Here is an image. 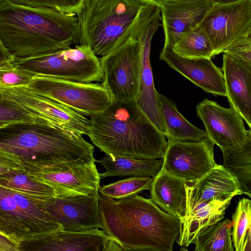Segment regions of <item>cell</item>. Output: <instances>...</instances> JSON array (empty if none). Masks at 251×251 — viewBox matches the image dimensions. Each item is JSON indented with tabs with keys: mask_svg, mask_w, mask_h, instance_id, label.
Segmentation results:
<instances>
[{
	"mask_svg": "<svg viewBox=\"0 0 251 251\" xmlns=\"http://www.w3.org/2000/svg\"><path fill=\"white\" fill-rule=\"evenodd\" d=\"M101 227L124 251H172L181 220L151 199L134 194L115 200L101 195Z\"/></svg>",
	"mask_w": 251,
	"mask_h": 251,
	"instance_id": "1",
	"label": "cell"
},
{
	"mask_svg": "<svg viewBox=\"0 0 251 251\" xmlns=\"http://www.w3.org/2000/svg\"><path fill=\"white\" fill-rule=\"evenodd\" d=\"M0 43L16 57L79 45L77 15L0 0Z\"/></svg>",
	"mask_w": 251,
	"mask_h": 251,
	"instance_id": "2",
	"label": "cell"
},
{
	"mask_svg": "<svg viewBox=\"0 0 251 251\" xmlns=\"http://www.w3.org/2000/svg\"><path fill=\"white\" fill-rule=\"evenodd\" d=\"M87 135L111 157L162 158L168 142L136 101L116 99L90 117Z\"/></svg>",
	"mask_w": 251,
	"mask_h": 251,
	"instance_id": "3",
	"label": "cell"
},
{
	"mask_svg": "<svg viewBox=\"0 0 251 251\" xmlns=\"http://www.w3.org/2000/svg\"><path fill=\"white\" fill-rule=\"evenodd\" d=\"M82 135L52 125L11 124L0 127V154L38 165L96 160Z\"/></svg>",
	"mask_w": 251,
	"mask_h": 251,
	"instance_id": "4",
	"label": "cell"
},
{
	"mask_svg": "<svg viewBox=\"0 0 251 251\" xmlns=\"http://www.w3.org/2000/svg\"><path fill=\"white\" fill-rule=\"evenodd\" d=\"M139 0H84L77 14L79 45L97 56L108 55L124 43L126 32L143 5Z\"/></svg>",
	"mask_w": 251,
	"mask_h": 251,
	"instance_id": "5",
	"label": "cell"
},
{
	"mask_svg": "<svg viewBox=\"0 0 251 251\" xmlns=\"http://www.w3.org/2000/svg\"><path fill=\"white\" fill-rule=\"evenodd\" d=\"M14 66L36 75L82 83L102 81L100 58L85 45H76L54 51L16 57Z\"/></svg>",
	"mask_w": 251,
	"mask_h": 251,
	"instance_id": "6",
	"label": "cell"
},
{
	"mask_svg": "<svg viewBox=\"0 0 251 251\" xmlns=\"http://www.w3.org/2000/svg\"><path fill=\"white\" fill-rule=\"evenodd\" d=\"M63 229L33 199L0 186V234L19 246L22 241Z\"/></svg>",
	"mask_w": 251,
	"mask_h": 251,
	"instance_id": "7",
	"label": "cell"
},
{
	"mask_svg": "<svg viewBox=\"0 0 251 251\" xmlns=\"http://www.w3.org/2000/svg\"><path fill=\"white\" fill-rule=\"evenodd\" d=\"M8 157L19 163L33 178L52 186L62 197L100 193L101 177L96 160L38 165Z\"/></svg>",
	"mask_w": 251,
	"mask_h": 251,
	"instance_id": "8",
	"label": "cell"
},
{
	"mask_svg": "<svg viewBox=\"0 0 251 251\" xmlns=\"http://www.w3.org/2000/svg\"><path fill=\"white\" fill-rule=\"evenodd\" d=\"M27 87L85 117H90L102 111L112 100L110 93L102 83L36 75Z\"/></svg>",
	"mask_w": 251,
	"mask_h": 251,
	"instance_id": "9",
	"label": "cell"
},
{
	"mask_svg": "<svg viewBox=\"0 0 251 251\" xmlns=\"http://www.w3.org/2000/svg\"><path fill=\"white\" fill-rule=\"evenodd\" d=\"M100 59L103 72L101 83L112 99L137 101L140 94L141 75L138 40L130 38Z\"/></svg>",
	"mask_w": 251,
	"mask_h": 251,
	"instance_id": "10",
	"label": "cell"
},
{
	"mask_svg": "<svg viewBox=\"0 0 251 251\" xmlns=\"http://www.w3.org/2000/svg\"><path fill=\"white\" fill-rule=\"evenodd\" d=\"M199 25L207 34L215 55L224 53L251 32V0L213 5Z\"/></svg>",
	"mask_w": 251,
	"mask_h": 251,
	"instance_id": "11",
	"label": "cell"
},
{
	"mask_svg": "<svg viewBox=\"0 0 251 251\" xmlns=\"http://www.w3.org/2000/svg\"><path fill=\"white\" fill-rule=\"evenodd\" d=\"M161 170L184 182H193L206 175L217 164L214 144L201 141L168 140Z\"/></svg>",
	"mask_w": 251,
	"mask_h": 251,
	"instance_id": "12",
	"label": "cell"
},
{
	"mask_svg": "<svg viewBox=\"0 0 251 251\" xmlns=\"http://www.w3.org/2000/svg\"><path fill=\"white\" fill-rule=\"evenodd\" d=\"M20 251H123L122 247L103 230H60L22 241Z\"/></svg>",
	"mask_w": 251,
	"mask_h": 251,
	"instance_id": "13",
	"label": "cell"
},
{
	"mask_svg": "<svg viewBox=\"0 0 251 251\" xmlns=\"http://www.w3.org/2000/svg\"><path fill=\"white\" fill-rule=\"evenodd\" d=\"M100 193L45 199L33 198L51 217L69 231H83L101 228Z\"/></svg>",
	"mask_w": 251,
	"mask_h": 251,
	"instance_id": "14",
	"label": "cell"
},
{
	"mask_svg": "<svg viewBox=\"0 0 251 251\" xmlns=\"http://www.w3.org/2000/svg\"><path fill=\"white\" fill-rule=\"evenodd\" d=\"M0 98L16 102L45 118L54 126L81 135L89 132V119L49 98L30 91L26 86L0 89Z\"/></svg>",
	"mask_w": 251,
	"mask_h": 251,
	"instance_id": "15",
	"label": "cell"
},
{
	"mask_svg": "<svg viewBox=\"0 0 251 251\" xmlns=\"http://www.w3.org/2000/svg\"><path fill=\"white\" fill-rule=\"evenodd\" d=\"M196 113L208 138L221 151L239 144L247 136L243 118L231 106L225 108L205 98L196 106Z\"/></svg>",
	"mask_w": 251,
	"mask_h": 251,
	"instance_id": "16",
	"label": "cell"
},
{
	"mask_svg": "<svg viewBox=\"0 0 251 251\" xmlns=\"http://www.w3.org/2000/svg\"><path fill=\"white\" fill-rule=\"evenodd\" d=\"M210 58H186L176 54L172 48H163L159 59L182 76L214 96H226L225 79L222 70Z\"/></svg>",
	"mask_w": 251,
	"mask_h": 251,
	"instance_id": "17",
	"label": "cell"
},
{
	"mask_svg": "<svg viewBox=\"0 0 251 251\" xmlns=\"http://www.w3.org/2000/svg\"><path fill=\"white\" fill-rule=\"evenodd\" d=\"M157 4L164 32V48H172L181 35L198 25L213 6L208 0H177Z\"/></svg>",
	"mask_w": 251,
	"mask_h": 251,
	"instance_id": "18",
	"label": "cell"
},
{
	"mask_svg": "<svg viewBox=\"0 0 251 251\" xmlns=\"http://www.w3.org/2000/svg\"><path fill=\"white\" fill-rule=\"evenodd\" d=\"M161 15L150 22L137 34L141 56V90L137 103L157 128L165 135L166 130L160 109L159 92L154 85L150 62L151 42L160 25Z\"/></svg>",
	"mask_w": 251,
	"mask_h": 251,
	"instance_id": "19",
	"label": "cell"
},
{
	"mask_svg": "<svg viewBox=\"0 0 251 251\" xmlns=\"http://www.w3.org/2000/svg\"><path fill=\"white\" fill-rule=\"evenodd\" d=\"M184 187L186 210L184 218L214 198L234 197L243 194L236 178L223 165L217 164L199 180L185 182Z\"/></svg>",
	"mask_w": 251,
	"mask_h": 251,
	"instance_id": "20",
	"label": "cell"
},
{
	"mask_svg": "<svg viewBox=\"0 0 251 251\" xmlns=\"http://www.w3.org/2000/svg\"><path fill=\"white\" fill-rule=\"evenodd\" d=\"M222 70L230 106L251 126V71L243 60L226 52L223 53Z\"/></svg>",
	"mask_w": 251,
	"mask_h": 251,
	"instance_id": "21",
	"label": "cell"
},
{
	"mask_svg": "<svg viewBox=\"0 0 251 251\" xmlns=\"http://www.w3.org/2000/svg\"><path fill=\"white\" fill-rule=\"evenodd\" d=\"M0 186L33 198L62 197L50 185L31 177L19 163L0 154Z\"/></svg>",
	"mask_w": 251,
	"mask_h": 251,
	"instance_id": "22",
	"label": "cell"
},
{
	"mask_svg": "<svg viewBox=\"0 0 251 251\" xmlns=\"http://www.w3.org/2000/svg\"><path fill=\"white\" fill-rule=\"evenodd\" d=\"M233 197L215 198L195 209L181 220L180 231L176 240L187 247L198 234L208 226L223 220L225 211Z\"/></svg>",
	"mask_w": 251,
	"mask_h": 251,
	"instance_id": "23",
	"label": "cell"
},
{
	"mask_svg": "<svg viewBox=\"0 0 251 251\" xmlns=\"http://www.w3.org/2000/svg\"><path fill=\"white\" fill-rule=\"evenodd\" d=\"M184 182L160 170L150 189L152 200L165 211L178 217L185 215L186 196Z\"/></svg>",
	"mask_w": 251,
	"mask_h": 251,
	"instance_id": "24",
	"label": "cell"
},
{
	"mask_svg": "<svg viewBox=\"0 0 251 251\" xmlns=\"http://www.w3.org/2000/svg\"><path fill=\"white\" fill-rule=\"evenodd\" d=\"M96 162L105 169L100 173L101 178L115 176H142L154 177L161 170L162 158H138L131 156H107Z\"/></svg>",
	"mask_w": 251,
	"mask_h": 251,
	"instance_id": "25",
	"label": "cell"
},
{
	"mask_svg": "<svg viewBox=\"0 0 251 251\" xmlns=\"http://www.w3.org/2000/svg\"><path fill=\"white\" fill-rule=\"evenodd\" d=\"M160 109L168 140L201 141L208 138L205 130L189 122L171 99L159 93Z\"/></svg>",
	"mask_w": 251,
	"mask_h": 251,
	"instance_id": "26",
	"label": "cell"
},
{
	"mask_svg": "<svg viewBox=\"0 0 251 251\" xmlns=\"http://www.w3.org/2000/svg\"><path fill=\"white\" fill-rule=\"evenodd\" d=\"M222 151L223 166L236 178L243 194L251 200V126L243 141Z\"/></svg>",
	"mask_w": 251,
	"mask_h": 251,
	"instance_id": "27",
	"label": "cell"
},
{
	"mask_svg": "<svg viewBox=\"0 0 251 251\" xmlns=\"http://www.w3.org/2000/svg\"><path fill=\"white\" fill-rule=\"evenodd\" d=\"M172 50L186 58H211L215 56L207 34L199 25L183 33Z\"/></svg>",
	"mask_w": 251,
	"mask_h": 251,
	"instance_id": "28",
	"label": "cell"
},
{
	"mask_svg": "<svg viewBox=\"0 0 251 251\" xmlns=\"http://www.w3.org/2000/svg\"><path fill=\"white\" fill-rule=\"evenodd\" d=\"M231 221L222 220L200 232L193 242L195 251H233Z\"/></svg>",
	"mask_w": 251,
	"mask_h": 251,
	"instance_id": "29",
	"label": "cell"
},
{
	"mask_svg": "<svg viewBox=\"0 0 251 251\" xmlns=\"http://www.w3.org/2000/svg\"><path fill=\"white\" fill-rule=\"evenodd\" d=\"M153 180V177L132 176L100 186L99 193L101 196L118 200L137 194L143 190H150Z\"/></svg>",
	"mask_w": 251,
	"mask_h": 251,
	"instance_id": "30",
	"label": "cell"
},
{
	"mask_svg": "<svg viewBox=\"0 0 251 251\" xmlns=\"http://www.w3.org/2000/svg\"><path fill=\"white\" fill-rule=\"evenodd\" d=\"M17 123L54 126L48 120L24 106L9 100L0 98V127Z\"/></svg>",
	"mask_w": 251,
	"mask_h": 251,
	"instance_id": "31",
	"label": "cell"
},
{
	"mask_svg": "<svg viewBox=\"0 0 251 251\" xmlns=\"http://www.w3.org/2000/svg\"><path fill=\"white\" fill-rule=\"evenodd\" d=\"M232 240L236 251H244L248 232L251 224V200H239L232 216Z\"/></svg>",
	"mask_w": 251,
	"mask_h": 251,
	"instance_id": "32",
	"label": "cell"
},
{
	"mask_svg": "<svg viewBox=\"0 0 251 251\" xmlns=\"http://www.w3.org/2000/svg\"><path fill=\"white\" fill-rule=\"evenodd\" d=\"M13 3L35 7L52 8L66 13H79L84 0H9Z\"/></svg>",
	"mask_w": 251,
	"mask_h": 251,
	"instance_id": "33",
	"label": "cell"
},
{
	"mask_svg": "<svg viewBox=\"0 0 251 251\" xmlns=\"http://www.w3.org/2000/svg\"><path fill=\"white\" fill-rule=\"evenodd\" d=\"M35 76L29 72L15 66L0 69V89L19 86L27 87Z\"/></svg>",
	"mask_w": 251,
	"mask_h": 251,
	"instance_id": "34",
	"label": "cell"
},
{
	"mask_svg": "<svg viewBox=\"0 0 251 251\" xmlns=\"http://www.w3.org/2000/svg\"><path fill=\"white\" fill-rule=\"evenodd\" d=\"M224 52L251 63V32L240 38Z\"/></svg>",
	"mask_w": 251,
	"mask_h": 251,
	"instance_id": "35",
	"label": "cell"
},
{
	"mask_svg": "<svg viewBox=\"0 0 251 251\" xmlns=\"http://www.w3.org/2000/svg\"><path fill=\"white\" fill-rule=\"evenodd\" d=\"M16 58V57L0 43V69L13 67V62Z\"/></svg>",
	"mask_w": 251,
	"mask_h": 251,
	"instance_id": "36",
	"label": "cell"
},
{
	"mask_svg": "<svg viewBox=\"0 0 251 251\" xmlns=\"http://www.w3.org/2000/svg\"><path fill=\"white\" fill-rule=\"evenodd\" d=\"M0 251H20L17 244L6 236L0 234Z\"/></svg>",
	"mask_w": 251,
	"mask_h": 251,
	"instance_id": "37",
	"label": "cell"
},
{
	"mask_svg": "<svg viewBox=\"0 0 251 251\" xmlns=\"http://www.w3.org/2000/svg\"><path fill=\"white\" fill-rule=\"evenodd\" d=\"M213 5H226L235 3L243 0H208Z\"/></svg>",
	"mask_w": 251,
	"mask_h": 251,
	"instance_id": "38",
	"label": "cell"
},
{
	"mask_svg": "<svg viewBox=\"0 0 251 251\" xmlns=\"http://www.w3.org/2000/svg\"><path fill=\"white\" fill-rule=\"evenodd\" d=\"M244 251H251V224L248 232Z\"/></svg>",
	"mask_w": 251,
	"mask_h": 251,
	"instance_id": "39",
	"label": "cell"
},
{
	"mask_svg": "<svg viewBox=\"0 0 251 251\" xmlns=\"http://www.w3.org/2000/svg\"><path fill=\"white\" fill-rule=\"evenodd\" d=\"M146 2H151L155 4H157L161 2H169L172 1H175L177 0H139Z\"/></svg>",
	"mask_w": 251,
	"mask_h": 251,
	"instance_id": "40",
	"label": "cell"
},
{
	"mask_svg": "<svg viewBox=\"0 0 251 251\" xmlns=\"http://www.w3.org/2000/svg\"><path fill=\"white\" fill-rule=\"evenodd\" d=\"M244 63L246 65V66L249 68V69L251 71V63L246 62L245 61L243 60Z\"/></svg>",
	"mask_w": 251,
	"mask_h": 251,
	"instance_id": "41",
	"label": "cell"
}]
</instances>
